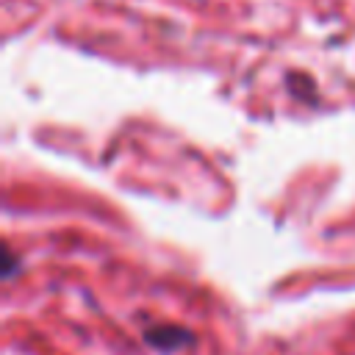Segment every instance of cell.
Wrapping results in <instances>:
<instances>
[{
	"mask_svg": "<svg viewBox=\"0 0 355 355\" xmlns=\"http://www.w3.org/2000/svg\"><path fill=\"white\" fill-rule=\"evenodd\" d=\"M14 269H17V261H14V252H11V250H6V269H3V277H6V280H11V275H14Z\"/></svg>",
	"mask_w": 355,
	"mask_h": 355,
	"instance_id": "cell-2",
	"label": "cell"
},
{
	"mask_svg": "<svg viewBox=\"0 0 355 355\" xmlns=\"http://www.w3.org/2000/svg\"><path fill=\"white\" fill-rule=\"evenodd\" d=\"M191 341H194V333L180 324H153L144 330V344L164 355H172L178 349L189 347Z\"/></svg>",
	"mask_w": 355,
	"mask_h": 355,
	"instance_id": "cell-1",
	"label": "cell"
}]
</instances>
